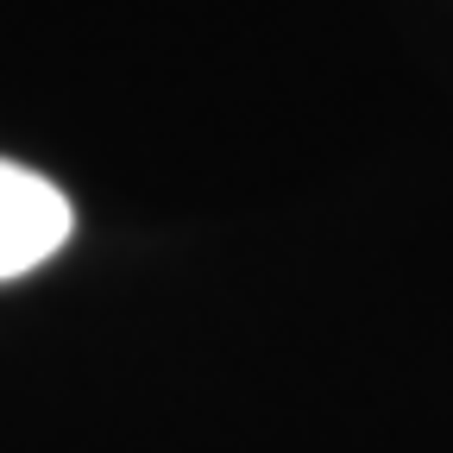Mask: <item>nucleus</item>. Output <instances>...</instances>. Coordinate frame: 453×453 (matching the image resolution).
I'll return each instance as SVG.
<instances>
[{
  "label": "nucleus",
  "instance_id": "nucleus-1",
  "mask_svg": "<svg viewBox=\"0 0 453 453\" xmlns=\"http://www.w3.org/2000/svg\"><path fill=\"white\" fill-rule=\"evenodd\" d=\"M70 240V202L50 177L0 157V283L44 265Z\"/></svg>",
  "mask_w": 453,
  "mask_h": 453
}]
</instances>
